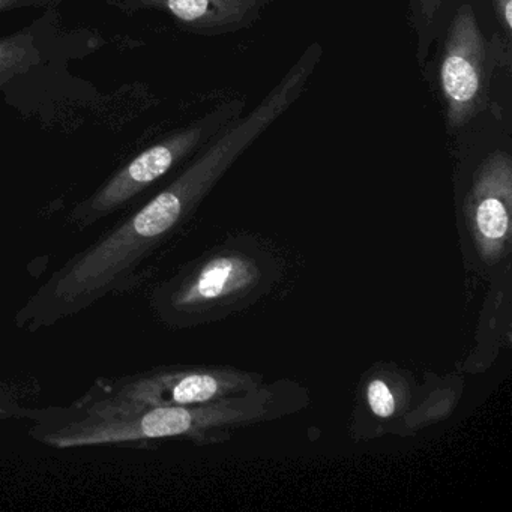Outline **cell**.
<instances>
[{"instance_id":"1","label":"cell","mask_w":512,"mask_h":512,"mask_svg":"<svg viewBox=\"0 0 512 512\" xmlns=\"http://www.w3.org/2000/svg\"><path fill=\"white\" fill-rule=\"evenodd\" d=\"M281 262L251 236L229 239L158 284L149 305L163 325L188 329L224 319L271 292Z\"/></svg>"},{"instance_id":"2","label":"cell","mask_w":512,"mask_h":512,"mask_svg":"<svg viewBox=\"0 0 512 512\" xmlns=\"http://www.w3.org/2000/svg\"><path fill=\"white\" fill-rule=\"evenodd\" d=\"M242 107V101H232L140 152L91 196L74 206L71 221L80 229H88L130 205L179 164L194 157L224 125L238 118Z\"/></svg>"},{"instance_id":"3","label":"cell","mask_w":512,"mask_h":512,"mask_svg":"<svg viewBox=\"0 0 512 512\" xmlns=\"http://www.w3.org/2000/svg\"><path fill=\"white\" fill-rule=\"evenodd\" d=\"M260 374L230 367H160L97 382L85 397L124 406H200L253 391Z\"/></svg>"},{"instance_id":"4","label":"cell","mask_w":512,"mask_h":512,"mask_svg":"<svg viewBox=\"0 0 512 512\" xmlns=\"http://www.w3.org/2000/svg\"><path fill=\"white\" fill-rule=\"evenodd\" d=\"M494 59L475 11L461 5L451 20L439 62V83L449 130L484 112L490 98Z\"/></svg>"},{"instance_id":"5","label":"cell","mask_w":512,"mask_h":512,"mask_svg":"<svg viewBox=\"0 0 512 512\" xmlns=\"http://www.w3.org/2000/svg\"><path fill=\"white\" fill-rule=\"evenodd\" d=\"M92 49V38L64 31L58 8L43 11L28 28L0 37V91L23 88Z\"/></svg>"},{"instance_id":"6","label":"cell","mask_w":512,"mask_h":512,"mask_svg":"<svg viewBox=\"0 0 512 512\" xmlns=\"http://www.w3.org/2000/svg\"><path fill=\"white\" fill-rule=\"evenodd\" d=\"M511 211L512 158L508 152L494 151L476 167L464 202L467 230L487 265L509 256Z\"/></svg>"},{"instance_id":"7","label":"cell","mask_w":512,"mask_h":512,"mask_svg":"<svg viewBox=\"0 0 512 512\" xmlns=\"http://www.w3.org/2000/svg\"><path fill=\"white\" fill-rule=\"evenodd\" d=\"M109 5L128 14L157 11L185 31L215 37L250 28L260 17L263 0H109Z\"/></svg>"},{"instance_id":"8","label":"cell","mask_w":512,"mask_h":512,"mask_svg":"<svg viewBox=\"0 0 512 512\" xmlns=\"http://www.w3.org/2000/svg\"><path fill=\"white\" fill-rule=\"evenodd\" d=\"M412 380L398 368H376L362 383V403L377 428H392L412 413Z\"/></svg>"},{"instance_id":"9","label":"cell","mask_w":512,"mask_h":512,"mask_svg":"<svg viewBox=\"0 0 512 512\" xmlns=\"http://www.w3.org/2000/svg\"><path fill=\"white\" fill-rule=\"evenodd\" d=\"M64 4V0H0V16L22 10H52Z\"/></svg>"},{"instance_id":"10","label":"cell","mask_w":512,"mask_h":512,"mask_svg":"<svg viewBox=\"0 0 512 512\" xmlns=\"http://www.w3.org/2000/svg\"><path fill=\"white\" fill-rule=\"evenodd\" d=\"M493 7L500 29L509 41L512 34V0H493Z\"/></svg>"},{"instance_id":"11","label":"cell","mask_w":512,"mask_h":512,"mask_svg":"<svg viewBox=\"0 0 512 512\" xmlns=\"http://www.w3.org/2000/svg\"><path fill=\"white\" fill-rule=\"evenodd\" d=\"M442 4L443 0H416L418 13L421 14L422 19H424L425 23H428V25L433 22Z\"/></svg>"}]
</instances>
